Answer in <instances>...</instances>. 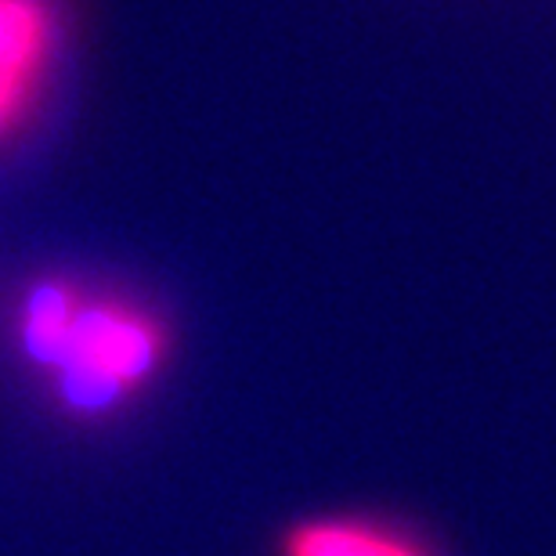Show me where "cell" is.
Returning a JSON list of instances; mask_svg holds the SVG:
<instances>
[{"mask_svg": "<svg viewBox=\"0 0 556 556\" xmlns=\"http://www.w3.org/2000/svg\"><path fill=\"white\" fill-rule=\"evenodd\" d=\"M62 51L54 0H0V138H8L51 84Z\"/></svg>", "mask_w": 556, "mask_h": 556, "instance_id": "7a4b0ae2", "label": "cell"}, {"mask_svg": "<svg viewBox=\"0 0 556 556\" xmlns=\"http://www.w3.org/2000/svg\"><path fill=\"white\" fill-rule=\"evenodd\" d=\"M18 340L26 358L51 372L62 405L80 416H102L135 397L166 354L155 315L59 278H43L22 300Z\"/></svg>", "mask_w": 556, "mask_h": 556, "instance_id": "6da1fadb", "label": "cell"}, {"mask_svg": "<svg viewBox=\"0 0 556 556\" xmlns=\"http://www.w3.org/2000/svg\"><path fill=\"white\" fill-rule=\"evenodd\" d=\"M282 556H430L413 535L369 517H318L286 535Z\"/></svg>", "mask_w": 556, "mask_h": 556, "instance_id": "3957f363", "label": "cell"}]
</instances>
